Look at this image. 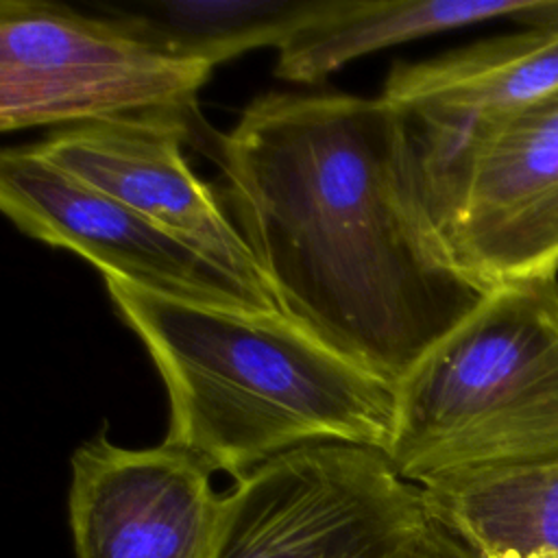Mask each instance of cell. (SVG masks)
<instances>
[{
	"label": "cell",
	"instance_id": "cell-4",
	"mask_svg": "<svg viewBox=\"0 0 558 558\" xmlns=\"http://www.w3.org/2000/svg\"><path fill=\"white\" fill-rule=\"evenodd\" d=\"M216 558H475L379 449L286 451L227 493Z\"/></svg>",
	"mask_w": 558,
	"mask_h": 558
},
{
	"label": "cell",
	"instance_id": "cell-1",
	"mask_svg": "<svg viewBox=\"0 0 558 558\" xmlns=\"http://www.w3.org/2000/svg\"><path fill=\"white\" fill-rule=\"evenodd\" d=\"M211 144L281 312L390 384L486 294L453 268L384 98L264 94Z\"/></svg>",
	"mask_w": 558,
	"mask_h": 558
},
{
	"label": "cell",
	"instance_id": "cell-7",
	"mask_svg": "<svg viewBox=\"0 0 558 558\" xmlns=\"http://www.w3.org/2000/svg\"><path fill=\"white\" fill-rule=\"evenodd\" d=\"M0 207L22 233L85 257L102 277L190 303L279 310L179 238L44 159L33 144L2 150Z\"/></svg>",
	"mask_w": 558,
	"mask_h": 558
},
{
	"label": "cell",
	"instance_id": "cell-3",
	"mask_svg": "<svg viewBox=\"0 0 558 558\" xmlns=\"http://www.w3.org/2000/svg\"><path fill=\"white\" fill-rule=\"evenodd\" d=\"M397 473L425 484L558 460V279L490 288L399 381Z\"/></svg>",
	"mask_w": 558,
	"mask_h": 558
},
{
	"label": "cell",
	"instance_id": "cell-12",
	"mask_svg": "<svg viewBox=\"0 0 558 558\" xmlns=\"http://www.w3.org/2000/svg\"><path fill=\"white\" fill-rule=\"evenodd\" d=\"M421 493L475 558H558V460L458 471Z\"/></svg>",
	"mask_w": 558,
	"mask_h": 558
},
{
	"label": "cell",
	"instance_id": "cell-2",
	"mask_svg": "<svg viewBox=\"0 0 558 558\" xmlns=\"http://www.w3.org/2000/svg\"><path fill=\"white\" fill-rule=\"evenodd\" d=\"M170 403L168 445L233 480L320 442L388 451L397 386L279 310L218 307L105 277Z\"/></svg>",
	"mask_w": 558,
	"mask_h": 558
},
{
	"label": "cell",
	"instance_id": "cell-13",
	"mask_svg": "<svg viewBox=\"0 0 558 558\" xmlns=\"http://www.w3.org/2000/svg\"><path fill=\"white\" fill-rule=\"evenodd\" d=\"M329 0H148L102 4L157 48L218 65L262 46L281 48Z\"/></svg>",
	"mask_w": 558,
	"mask_h": 558
},
{
	"label": "cell",
	"instance_id": "cell-10",
	"mask_svg": "<svg viewBox=\"0 0 558 558\" xmlns=\"http://www.w3.org/2000/svg\"><path fill=\"white\" fill-rule=\"evenodd\" d=\"M558 92V26L395 63L379 98L392 105L418 179L475 129Z\"/></svg>",
	"mask_w": 558,
	"mask_h": 558
},
{
	"label": "cell",
	"instance_id": "cell-5",
	"mask_svg": "<svg viewBox=\"0 0 558 558\" xmlns=\"http://www.w3.org/2000/svg\"><path fill=\"white\" fill-rule=\"evenodd\" d=\"M214 65L174 57L111 15L63 4H0V129L168 118L205 126L196 107Z\"/></svg>",
	"mask_w": 558,
	"mask_h": 558
},
{
	"label": "cell",
	"instance_id": "cell-6",
	"mask_svg": "<svg viewBox=\"0 0 558 558\" xmlns=\"http://www.w3.org/2000/svg\"><path fill=\"white\" fill-rule=\"evenodd\" d=\"M453 268L477 290L558 272V92L466 135L421 177Z\"/></svg>",
	"mask_w": 558,
	"mask_h": 558
},
{
	"label": "cell",
	"instance_id": "cell-8",
	"mask_svg": "<svg viewBox=\"0 0 558 558\" xmlns=\"http://www.w3.org/2000/svg\"><path fill=\"white\" fill-rule=\"evenodd\" d=\"M70 525L78 558H216L227 493L192 451L129 449L107 434L70 458Z\"/></svg>",
	"mask_w": 558,
	"mask_h": 558
},
{
	"label": "cell",
	"instance_id": "cell-11",
	"mask_svg": "<svg viewBox=\"0 0 558 558\" xmlns=\"http://www.w3.org/2000/svg\"><path fill=\"white\" fill-rule=\"evenodd\" d=\"M504 17L527 28L558 26V0H329L277 48L275 74L312 85L381 48Z\"/></svg>",
	"mask_w": 558,
	"mask_h": 558
},
{
	"label": "cell",
	"instance_id": "cell-9",
	"mask_svg": "<svg viewBox=\"0 0 558 558\" xmlns=\"http://www.w3.org/2000/svg\"><path fill=\"white\" fill-rule=\"evenodd\" d=\"M196 129L205 126L168 118L109 120L65 126L33 146L277 305L222 198L187 163L183 144L196 137Z\"/></svg>",
	"mask_w": 558,
	"mask_h": 558
}]
</instances>
